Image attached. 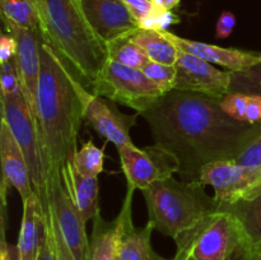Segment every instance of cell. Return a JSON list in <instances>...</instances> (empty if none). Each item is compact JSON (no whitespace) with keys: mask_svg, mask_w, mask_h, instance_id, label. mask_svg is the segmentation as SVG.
<instances>
[{"mask_svg":"<svg viewBox=\"0 0 261 260\" xmlns=\"http://www.w3.org/2000/svg\"><path fill=\"white\" fill-rule=\"evenodd\" d=\"M50 228L51 233H53V240H54V246H55V254H56V260H76L75 256L71 252L70 247L66 244L65 239H64L63 233H61V229L59 227L58 222L54 218L53 213L50 216Z\"/></svg>","mask_w":261,"mask_h":260,"instance_id":"1f68e13d","label":"cell"},{"mask_svg":"<svg viewBox=\"0 0 261 260\" xmlns=\"http://www.w3.org/2000/svg\"><path fill=\"white\" fill-rule=\"evenodd\" d=\"M122 2L130 10L133 17L139 23V27L143 20L147 19L148 17H150L153 13H155L161 8L154 0H122Z\"/></svg>","mask_w":261,"mask_h":260,"instance_id":"d6a6232c","label":"cell"},{"mask_svg":"<svg viewBox=\"0 0 261 260\" xmlns=\"http://www.w3.org/2000/svg\"><path fill=\"white\" fill-rule=\"evenodd\" d=\"M3 23H4L5 32L12 35L17 40L18 47L14 60L19 76L20 89L36 116L41 73L40 43L42 40V31H32L19 27L5 19H3Z\"/></svg>","mask_w":261,"mask_h":260,"instance_id":"8fae6325","label":"cell"},{"mask_svg":"<svg viewBox=\"0 0 261 260\" xmlns=\"http://www.w3.org/2000/svg\"><path fill=\"white\" fill-rule=\"evenodd\" d=\"M91 93L130 107L139 115L165 94L140 69L129 68L111 59L105 64Z\"/></svg>","mask_w":261,"mask_h":260,"instance_id":"52a82bcc","label":"cell"},{"mask_svg":"<svg viewBox=\"0 0 261 260\" xmlns=\"http://www.w3.org/2000/svg\"><path fill=\"white\" fill-rule=\"evenodd\" d=\"M41 73L37 117L43 145L48 186L61 180V171L76 152L84 121V88L68 70L55 51L41 40Z\"/></svg>","mask_w":261,"mask_h":260,"instance_id":"7a4b0ae2","label":"cell"},{"mask_svg":"<svg viewBox=\"0 0 261 260\" xmlns=\"http://www.w3.org/2000/svg\"><path fill=\"white\" fill-rule=\"evenodd\" d=\"M2 19L19 27L41 31V15L36 0H0Z\"/></svg>","mask_w":261,"mask_h":260,"instance_id":"603a6c76","label":"cell"},{"mask_svg":"<svg viewBox=\"0 0 261 260\" xmlns=\"http://www.w3.org/2000/svg\"><path fill=\"white\" fill-rule=\"evenodd\" d=\"M51 216V213H50ZM50 216L43 217L42 229H41L40 246L36 260H56L55 246H54L53 233L50 228Z\"/></svg>","mask_w":261,"mask_h":260,"instance_id":"4dcf8cb0","label":"cell"},{"mask_svg":"<svg viewBox=\"0 0 261 260\" xmlns=\"http://www.w3.org/2000/svg\"><path fill=\"white\" fill-rule=\"evenodd\" d=\"M234 27H236V17H234L233 13L226 10L219 15L218 20H217L216 38H218V40L228 38L233 32Z\"/></svg>","mask_w":261,"mask_h":260,"instance_id":"e575fe53","label":"cell"},{"mask_svg":"<svg viewBox=\"0 0 261 260\" xmlns=\"http://www.w3.org/2000/svg\"><path fill=\"white\" fill-rule=\"evenodd\" d=\"M163 35L181 51L193 54L211 64L221 65L228 71H245L261 63V53L242 51L237 48H227L212 43L191 41L182 38L168 31H163Z\"/></svg>","mask_w":261,"mask_h":260,"instance_id":"2e32d148","label":"cell"},{"mask_svg":"<svg viewBox=\"0 0 261 260\" xmlns=\"http://www.w3.org/2000/svg\"><path fill=\"white\" fill-rule=\"evenodd\" d=\"M84 15L94 32L105 41L115 40L139 30L130 10L122 0H79Z\"/></svg>","mask_w":261,"mask_h":260,"instance_id":"5bb4252c","label":"cell"},{"mask_svg":"<svg viewBox=\"0 0 261 260\" xmlns=\"http://www.w3.org/2000/svg\"><path fill=\"white\" fill-rule=\"evenodd\" d=\"M199 181L214 189L218 204L252 200L261 194V166H241L233 161H221L205 166Z\"/></svg>","mask_w":261,"mask_h":260,"instance_id":"ba28073f","label":"cell"},{"mask_svg":"<svg viewBox=\"0 0 261 260\" xmlns=\"http://www.w3.org/2000/svg\"><path fill=\"white\" fill-rule=\"evenodd\" d=\"M89 240L88 260H119L122 235V214L120 212L112 221H106L101 213L93 219Z\"/></svg>","mask_w":261,"mask_h":260,"instance_id":"ffe728a7","label":"cell"},{"mask_svg":"<svg viewBox=\"0 0 261 260\" xmlns=\"http://www.w3.org/2000/svg\"><path fill=\"white\" fill-rule=\"evenodd\" d=\"M61 175L83 221L87 223L89 219H93L99 213L98 177L82 175L74 167L71 160L63 168Z\"/></svg>","mask_w":261,"mask_h":260,"instance_id":"d6986e66","label":"cell"},{"mask_svg":"<svg viewBox=\"0 0 261 260\" xmlns=\"http://www.w3.org/2000/svg\"><path fill=\"white\" fill-rule=\"evenodd\" d=\"M247 102H249V94L246 93H228L221 99V109L226 115L237 121H245L246 116Z\"/></svg>","mask_w":261,"mask_h":260,"instance_id":"83f0119b","label":"cell"},{"mask_svg":"<svg viewBox=\"0 0 261 260\" xmlns=\"http://www.w3.org/2000/svg\"><path fill=\"white\" fill-rule=\"evenodd\" d=\"M73 165L78 172L89 177H98L103 171L105 165V148H98L89 138L76 152L74 153Z\"/></svg>","mask_w":261,"mask_h":260,"instance_id":"d4e9b609","label":"cell"},{"mask_svg":"<svg viewBox=\"0 0 261 260\" xmlns=\"http://www.w3.org/2000/svg\"><path fill=\"white\" fill-rule=\"evenodd\" d=\"M0 71H2L0 73V89H2V94L8 96V94H14L17 92L22 91L14 59H12L8 63L2 64V70Z\"/></svg>","mask_w":261,"mask_h":260,"instance_id":"f1b7e54d","label":"cell"},{"mask_svg":"<svg viewBox=\"0 0 261 260\" xmlns=\"http://www.w3.org/2000/svg\"><path fill=\"white\" fill-rule=\"evenodd\" d=\"M138 115V112L134 115L122 114L117 110L116 102L106 97L89 91L84 94V120L116 148L133 143L130 129L137 124Z\"/></svg>","mask_w":261,"mask_h":260,"instance_id":"7c38bea8","label":"cell"},{"mask_svg":"<svg viewBox=\"0 0 261 260\" xmlns=\"http://www.w3.org/2000/svg\"><path fill=\"white\" fill-rule=\"evenodd\" d=\"M180 22V18L177 14L173 13V10H167L160 8L155 13H153L150 17L143 20L140 23V28L145 30H157V31H167L170 25L176 24Z\"/></svg>","mask_w":261,"mask_h":260,"instance_id":"f546056e","label":"cell"},{"mask_svg":"<svg viewBox=\"0 0 261 260\" xmlns=\"http://www.w3.org/2000/svg\"><path fill=\"white\" fill-rule=\"evenodd\" d=\"M43 41L89 92L109 60L107 43L87 20L79 0H36Z\"/></svg>","mask_w":261,"mask_h":260,"instance_id":"3957f363","label":"cell"},{"mask_svg":"<svg viewBox=\"0 0 261 260\" xmlns=\"http://www.w3.org/2000/svg\"><path fill=\"white\" fill-rule=\"evenodd\" d=\"M18 43L17 40L8 32L0 36V64H5L15 58Z\"/></svg>","mask_w":261,"mask_h":260,"instance_id":"8d00e7d4","label":"cell"},{"mask_svg":"<svg viewBox=\"0 0 261 260\" xmlns=\"http://www.w3.org/2000/svg\"><path fill=\"white\" fill-rule=\"evenodd\" d=\"M249 260H261V255H260V256H256V257H252V259H249Z\"/></svg>","mask_w":261,"mask_h":260,"instance_id":"60d3db41","label":"cell"},{"mask_svg":"<svg viewBox=\"0 0 261 260\" xmlns=\"http://www.w3.org/2000/svg\"><path fill=\"white\" fill-rule=\"evenodd\" d=\"M43 216L37 196L33 194L23 200V216L17 246L20 260H36L40 246Z\"/></svg>","mask_w":261,"mask_h":260,"instance_id":"44dd1931","label":"cell"},{"mask_svg":"<svg viewBox=\"0 0 261 260\" xmlns=\"http://www.w3.org/2000/svg\"><path fill=\"white\" fill-rule=\"evenodd\" d=\"M117 152L127 185L140 191L157 181L171 177L173 173H180L177 158L157 144L138 148L132 143L119 147Z\"/></svg>","mask_w":261,"mask_h":260,"instance_id":"9c48e42d","label":"cell"},{"mask_svg":"<svg viewBox=\"0 0 261 260\" xmlns=\"http://www.w3.org/2000/svg\"><path fill=\"white\" fill-rule=\"evenodd\" d=\"M2 120L10 127L24 155L33 193L37 196L42 216H50L47 172L40 127L22 91L8 96L2 94Z\"/></svg>","mask_w":261,"mask_h":260,"instance_id":"5b68a950","label":"cell"},{"mask_svg":"<svg viewBox=\"0 0 261 260\" xmlns=\"http://www.w3.org/2000/svg\"><path fill=\"white\" fill-rule=\"evenodd\" d=\"M175 68V89L218 99L229 93L232 71L214 68L213 64L181 50H178Z\"/></svg>","mask_w":261,"mask_h":260,"instance_id":"30bf717a","label":"cell"},{"mask_svg":"<svg viewBox=\"0 0 261 260\" xmlns=\"http://www.w3.org/2000/svg\"><path fill=\"white\" fill-rule=\"evenodd\" d=\"M135 188L127 185L126 195L121 206L122 235L120 244L119 260H168L158 255L152 246V224L144 227L133 223V198Z\"/></svg>","mask_w":261,"mask_h":260,"instance_id":"e0dca14e","label":"cell"},{"mask_svg":"<svg viewBox=\"0 0 261 260\" xmlns=\"http://www.w3.org/2000/svg\"><path fill=\"white\" fill-rule=\"evenodd\" d=\"M261 94V63L245 71H232L229 93Z\"/></svg>","mask_w":261,"mask_h":260,"instance_id":"484cf974","label":"cell"},{"mask_svg":"<svg viewBox=\"0 0 261 260\" xmlns=\"http://www.w3.org/2000/svg\"><path fill=\"white\" fill-rule=\"evenodd\" d=\"M5 212L7 206H3L2 217V241H0V260H20L19 250L17 244L13 245L7 242L5 239Z\"/></svg>","mask_w":261,"mask_h":260,"instance_id":"d590c367","label":"cell"},{"mask_svg":"<svg viewBox=\"0 0 261 260\" xmlns=\"http://www.w3.org/2000/svg\"><path fill=\"white\" fill-rule=\"evenodd\" d=\"M142 71L153 82L163 93L175 89L176 83V68L175 65H166V64L155 63L148 60L142 68Z\"/></svg>","mask_w":261,"mask_h":260,"instance_id":"4316f807","label":"cell"},{"mask_svg":"<svg viewBox=\"0 0 261 260\" xmlns=\"http://www.w3.org/2000/svg\"><path fill=\"white\" fill-rule=\"evenodd\" d=\"M233 162L241 166H261V134Z\"/></svg>","mask_w":261,"mask_h":260,"instance_id":"836d02e7","label":"cell"},{"mask_svg":"<svg viewBox=\"0 0 261 260\" xmlns=\"http://www.w3.org/2000/svg\"><path fill=\"white\" fill-rule=\"evenodd\" d=\"M218 211L231 213L241 231L240 260H249L261 255V194L252 200L234 204H221Z\"/></svg>","mask_w":261,"mask_h":260,"instance_id":"ac0fdd59","label":"cell"},{"mask_svg":"<svg viewBox=\"0 0 261 260\" xmlns=\"http://www.w3.org/2000/svg\"><path fill=\"white\" fill-rule=\"evenodd\" d=\"M132 38L144 51L149 60L166 65L176 64L178 48L163 35V31L139 28L133 33Z\"/></svg>","mask_w":261,"mask_h":260,"instance_id":"7402d4cb","label":"cell"},{"mask_svg":"<svg viewBox=\"0 0 261 260\" xmlns=\"http://www.w3.org/2000/svg\"><path fill=\"white\" fill-rule=\"evenodd\" d=\"M157 3V5H160L161 8L167 10H173L180 5L181 0H154Z\"/></svg>","mask_w":261,"mask_h":260,"instance_id":"ab89813d","label":"cell"},{"mask_svg":"<svg viewBox=\"0 0 261 260\" xmlns=\"http://www.w3.org/2000/svg\"><path fill=\"white\" fill-rule=\"evenodd\" d=\"M0 160H2V203L7 206V190L14 188L22 201L32 196L28 166L25 158L7 122H0Z\"/></svg>","mask_w":261,"mask_h":260,"instance_id":"9a60e30c","label":"cell"},{"mask_svg":"<svg viewBox=\"0 0 261 260\" xmlns=\"http://www.w3.org/2000/svg\"><path fill=\"white\" fill-rule=\"evenodd\" d=\"M154 144L180 162V175L199 180L205 166L234 161L261 134L260 124L232 119L221 99L193 92L165 93L144 112Z\"/></svg>","mask_w":261,"mask_h":260,"instance_id":"6da1fadb","label":"cell"},{"mask_svg":"<svg viewBox=\"0 0 261 260\" xmlns=\"http://www.w3.org/2000/svg\"><path fill=\"white\" fill-rule=\"evenodd\" d=\"M175 242L176 246H177V251H176L175 257L171 260H196L195 257L193 256V254H191L189 245L186 244L184 240L177 239L175 240Z\"/></svg>","mask_w":261,"mask_h":260,"instance_id":"f35d334b","label":"cell"},{"mask_svg":"<svg viewBox=\"0 0 261 260\" xmlns=\"http://www.w3.org/2000/svg\"><path fill=\"white\" fill-rule=\"evenodd\" d=\"M48 199L51 213L75 259L88 260L89 240L86 232V222L82 218L64 178L48 186Z\"/></svg>","mask_w":261,"mask_h":260,"instance_id":"4fadbf2b","label":"cell"},{"mask_svg":"<svg viewBox=\"0 0 261 260\" xmlns=\"http://www.w3.org/2000/svg\"><path fill=\"white\" fill-rule=\"evenodd\" d=\"M133 33L121 36V37H117L107 42L109 58L125 66L142 70V68L149 59L145 55L144 51L133 41Z\"/></svg>","mask_w":261,"mask_h":260,"instance_id":"cb8c5ba5","label":"cell"},{"mask_svg":"<svg viewBox=\"0 0 261 260\" xmlns=\"http://www.w3.org/2000/svg\"><path fill=\"white\" fill-rule=\"evenodd\" d=\"M177 239L189 245L196 260H234L241 249L239 223L224 211L209 214L193 228L181 232Z\"/></svg>","mask_w":261,"mask_h":260,"instance_id":"8992f818","label":"cell"},{"mask_svg":"<svg viewBox=\"0 0 261 260\" xmlns=\"http://www.w3.org/2000/svg\"><path fill=\"white\" fill-rule=\"evenodd\" d=\"M153 228L173 240L218 211V201L205 193L199 180L178 181L173 176L142 191Z\"/></svg>","mask_w":261,"mask_h":260,"instance_id":"277c9868","label":"cell"},{"mask_svg":"<svg viewBox=\"0 0 261 260\" xmlns=\"http://www.w3.org/2000/svg\"><path fill=\"white\" fill-rule=\"evenodd\" d=\"M245 121L252 125L261 122V94H249Z\"/></svg>","mask_w":261,"mask_h":260,"instance_id":"74e56055","label":"cell"}]
</instances>
